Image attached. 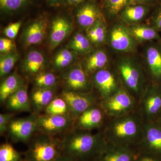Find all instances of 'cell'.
I'll return each mask as SVG.
<instances>
[{
  "label": "cell",
  "instance_id": "1",
  "mask_svg": "<svg viewBox=\"0 0 161 161\" xmlns=\"http://www.w3.org/2000/svg\"><path fill=\"white\" fill-rule=\"evenodd\" d=\"M107 143L100 134H93L88 131L78 130L68 133L61 142L64 155L77 161L98 156Z\"/></svg>",
  "mask_w": 161,
  "mask_h": 161
},
{
  "label": "cell",
  "instance_id": "2",
  "mask_svg": "<svg viewBox=\"0 0 161 161\" xmlns=\"http://www.w3.org/2000/svg\"><path fill=\"white\" fill-rule=\"evenodd\" d=\"M112 118L103 135L107 143L130 147L141 139L143 124L139 115L131 113Z\"/></svg>",
  "mask_w": 161,
  "mask_h": 161
},
{
  "label": "cell",
  "instance_id": "3",
  "mask_svg": "<svg viewBox=\"0 0 161 161\" xmlns=\"http://www.w3.org/2000/svg\"><path fill=\"white\" fill-rule=\"evenodd\" d=\"M61 152V143L48 136H41L31 142L25 161H55Z\"/></svg>",
  "mask_w": 161,
  "mask_h": 161
},
{
  "label": "cell",
  "instance_id": "4",
  "mask_svg": "<svg viewBox=\"0 0 161 161\" xmlns=\"http://www.w3.org/2000/svg\"><path fill=\"white\" fill-rule=\"evenodd\" d=\"M118 69L126 86L137 97L142 96L145 79L139 66L130 58L121 59L118 63Z\"/></svg>",
  "mask_w": 161,
  "mask_h": 161
},
{
  "label": "cell",
  "instance_id": "5",
  "mask_svg": "<svg viewBox=\"0 0 161 161\" xmlns=\"http://www.w3.org/2000/svg\"><path fill=\"white\" fill-rule=\"evenodd\" d=\"M101 105L105 113L114 118L131 113L135 107V100L128 91L119 87L113 95L103 99Z\"/></svg>",
  "mask_w": 161,
  "mask_h": 161
},
{
  "label": "cell",
  "instance_id": "6",
  "mask_svg": "<svg viewBox=\"0 0 161 161\" xmlns=\"http://www.w3.org/2000/svg\"><path fill=\"white\" fill-rule=\"evenodd\" d=\"M61 98L67 103L69 113L72 119L78 118L85 111L95 106L96 101L93 95L68 90L62 92Z\"/></svg>",
  "mask_w": 161,
  "mask_h": 161
},
{
  "label": "cell",
  "instance_id": "7",
  "mask_svg": "<svg viewBox=\"0 0 161 161\" xmlns=\"http://www.w3.org/2000/svg\"><path fill=\"white\" fill-rule=\"evenodd\" d=\"M110 45L113 49L119 52L134 51L136 40L130 33L128 27L124 24H116L110 31L109 36Z\"/></svg>",
  "mask_w": 161,
  "mask_h": 161
},
{
  "label": "cell",
  "instance_id": "8",
  "mask_svg": "<svg viewBox=\"0 0 161 161\" xmlns=\"http://www.w3.org/2000/svg\"><path fill=\"white\" fill-rule=\"evenodd\" d=\"M141 144L145 152L161 158V126L151 122L143 124Z\"/></svg>",
  "mask_w": 161,
  "mask_h": 161
},
{
  "label": "cell",
  "instance_id": "9",
  "mask_svg": "<svg viewBox=\"0 0 161 161\" xmlns=\"http://www.w3.org/2000/svg\"><path fill=\"white\" fill-rule=\"evenodd\" d=\"M37 117L32 115L26 118L10 121L8 130L13 140L15 142H27L37 130Z\"/></svg>",
  "mask_w": 161,
  "mask_h": 161
},
{
  "label": "cell",
  "instance_id": "10",
  "mask_svg": "<svg viewBox=\"0 0 161 161\" xmlns=\"http://www.w3.org/2000/svg\"><path fill=\"white\" fill-rule=\"evenodd\" d=\"M141 110L143 116L151 120L161 112V90L156 86L147 88L142 96Z\"/></svg>",
  "mask_w": 161,
  "mask_h": 161
},
{
  "label": "cell",
  "instance_id": "11",
  "mask_svg": "<svg viewBox=\"0 0 161 161\" xmlns=\"http://www.w3.org/2000/svg\"><path fill=\"white\" fill-rule=\"evenodd\" d=\"M72 119L69 115H40L37 119V129L45 134H56L68 129Z\"/></svg>",
  "mask_w": 161,
  "mask_h": 161
},
{
  "label": "cell",
  "instance_id": "12",
  "mask_svg": "<svg viewBox=\"0 0 161 161\" xmlns=\"http://www.w3.org/2000/svg\"><path fill=\"white\" fill-rule=\"evenodd\" d=\"M77 6L75 16L77 23L86 31L103 15L99 6L93 0L84 2Z\"/></svg>",
  "mask_w": 161,
  "mask_h": 161
},
{
  "label": "cell",
  "instance_id": "13",
  "mask_svg": "<svg viewBox=\"0 0 161 161\" xmlns=\"http://www.w3.org/2000/svg\"><path fill=\"white\" fill-rule=\"evenodd\" d=\"M64 83L69 91L86 93L90 87L86 74L81 65H76L69 70L64 76Z\"/></svg>",
  "mask_w": 161,
  "mask_h": 161
},
{
  "label": "cell",
  "instance_id": "14",
  "mask_svg": "<svg viewBox=\"0 0 161 161\" xmlns=\"http://www.w3.org/2000/svg\"><path fill=\"white\" fill-rule=\"evenodd\" d=\"M93 80L103 99L113 95L119 88L114 75L108 69H103L95 72Z\"/></svg>",
  "mask_w": 161,
  "mask_h": 161
},
{
  "label": "cell",
  "instance_id": "15",
  "mask_svg": "<svg viewBox=\"0 0 161 161\" xmlns=\"http://www.w3.org/2000/svg\"><path fill=\"white\" fill-rule=\"evenodd\" d=\"M136 157L130 147L107 143L97 156V161H135Z\"/></svg>",
  "mask_w": 161,
  "mask_h": 161
},
{
  "label": "cell",
  "instance_id": "16",
  "mask_svg": "<svg viewBox=\"0 0 161 161\" xmlns=\"http://www.w3.org/2000/svg\"><path fill=\"white\" fill-rule=\"evenodd\" d=\"M49 36V44L52 49L57 47L66 39L72 31L71 23L62 16H58L52 23Z\"/></svg>",
  "mask_w": 161,
  "mask_h": 161
},
{
  "label": "cell",
  "instance_id": "17",
  "mask_svg": "<svg viewBox=\"0 0 161 161\" xmlns=\"http://www.w3.org/2000/svg\"><path fill=\"white\" fill-rule=\"evenodd\" d=\"M103 109L93 106L80 114L77 118L78 130L90 131L100 126L104 119Z\"/></svg>",
  "mask_w": 161,
  "mask_h": 161
},
{
  "label": "cell",
  "instance_id": "18",
  "mask_svg": "<svg viewBox=\"0 0 161 161\" xmlns=\"http://www.w3.org/2000/svg\"><path fill=\"white\" fill-rule=\"evenodd\" d=\"M47 21L41 17L35 20L26 27L23 35L26 46L39 44L42 42L46 33Z\"/></svg>",
  "mask_w": 161,
  "mask_h": 161
},
{
  "label": "cell",
  "instance_id": "19",
  "mask_svg": "<svg viewBox=\"0 0 161 161\" xmlns=\"http://www.w3.org/2000/svg\"><path fill=\"white\" fill-rule=\"evenodd\" d=\"M150 11L148 5L143 4L129 5L119 14L124 24L129 25L138 24L146 18Z\"/></svg>",
  "mask_w": 161,
  "mask_h": 161
},
{
  "label": "cell",
  "instance_id": "20",
  "mask_svg": "<svg viewBox=\"0 0 161 161\" xmlns=\"http://www.w3.org/2000/svg\"><path fill=\"white\" fill-rule=\"evenodd\" d=\"M6 100L7 106L10 109L26 112L30 111V103L26 86L22 85Z\"/></svg>",
  "mask_w": 161,
  "mask_h": 161
},
{
  "label": "cell",
  "instance_id": "21",
  "mask_svg": "<svg viewBox=\"0 0 161 161\" xmlns=\"http://www.w3.org/2000/svg\"><path fill=\"white\" fill-rule=\"evenodd\" d=\"M146 59L150 74L153 79H161V49L156 46L147 48Z\"/></svg>",
  "mask_w": 161,
  "mask_h": 161
},
{
  "label": "cell",
  "instance_id": "22",
  "mask_svg": "<svg viewBox=\"0 0 161 161\" xmlns=\"http://www.w3.org/2000/svg\"><path fill=\"white\" fill-rule=\"evenodd\" d=\"M127 27L136 42H145L160 38L157 31L152 26L138 23L129 25Z\"/></svg>",
  "mask_w": 161,
  "mask_h": 161
},
{
  "label": "cell",
  "instance_id": "23",
  "mask_svg": "<svg viewBox=\"0 0 161 161\" xmlns=\"http://www.w3.org/2000/svg\"><path fill=\"white\" fill-rule=\"evenodd\" d=\"M54 92L50 88H36L32 93L31 99L36 112L45 109L54 99Z\"/></svg>",
  "mask_w": 161,
  "mask_h": 161
},
{
  "label": "cell",
  "instance_id": "24",
  "mask_svg": "<svg viewBox=\"0 0 161 161\" xmlns=\"http://www.w3.org/2000/svg\"><path fill=\"white\" fill-rule=\"evenodd\" d=\"M106 24L105 20L103 15L87 30V37L91 43L96 45L104 43L107 36Z\"/></svg>",
  "mask_w": 161,
  "mask_h": 161
},
{
  "label": "cell",
  "instance_id": "25",
  "mask_svg": "<svg viewBox=\"0 0 161 161\" xmlns=\"http://www.w3.org/2000/svg\"><path fill=\"white\" fill-rule=\"evenodd\" d=\"M44 57L40 52L31 51L26 56L23 68L24 71L29 75L38 74L43 69L44 65Z\"/></svg>",
  "mask_w": 161,
  "mask_h": 161
},
{
  "label": "cell",
  "instance_id": "26",
  "mask_svg": "<svg viewBox=\"0 0 161 161\" xmlns=\"http://www.w3.org/2000/svg\"><path fill=\"white\" fill-rule=\"evenodd\" d=\"M23 85L21 79L16 74L8 76L0 87V99L4 102Z\"/></svg>",
  "mask_w": 161,
  "mask_h": 161
},
{
  "label": "cell",
  "instance_id": "27",
  "mask_svg": "<svg viewBox=\"0 0 161 161\" xmlns=\"http://www.w3.org/2000/svg\"><path fill=\"white\" fill-rule=\"evenodd\" d=\"M108 62L107 54L103 50H97L90 55L86 62V69L89 73L96 72L106 65Z\"/></svg>",
  "mask_w": 161,
  "mask_h": 161
},
{
  "label": "cell",
  "instance_id": "28",
  "mask_svg": "<svg viewBox=\"0 0 161 161\" xmlns=\"http://www.w3.org/2000/svg\"><path fill=\"white\" fill-rule=\"evenodd\" d=\"M92 43L87 36L77 32L70 41L68 47L75 53H86L92 49Z\"/></svg>",
  "mask_w": 161,
  "mask_h": 161
},
{
  "label": "cell",
  "instance_id": "29",
  "mask_svg": "<svg viewBox=\"0 0 161 161\" xmlns=\"http://www.w3.org/2000/svg\"><path fill=\"white\" fill-rule=\"evenodd\" d=\"M19 58L15 52H11L1 56L0 59V75L1 77L8 75L14 67Z\"/></svg>",
  "mask_w": 161,
  "mask_h": 161
},
{
  "label": "cell",
  "instance_id": "30",
  "mask_svg": "<svg viewBox=\"0 0 161 161\" xmlns=\"http://www.w3.org/2000/svg\"><path fill=\"white\" fill-rule=\"evenodd\" d=\"M46 115H68V106L62 98H54L45 109Z\"/></svg>",
  "mask_w": 161,
  "mask_h": 161
},
{
  "label": "cell",
  "instance_id": "31",
  "mask_svg": "<svg viewBox=\"0 0 161 161\" xmlns=\"http://www.w3.org/2000/svg\"><path fill=\"white\" fill-rule=\"evenodd\" d=\"M58 81L57 77L49 72L40 73L35 79V85L36 88H50L54 86Z\"/></svg>",
  "mask_w": 161,
  "mask_h": 161
},
{
  "label": "cell",
  "instance_id": "32",
  "mask_svg": "<svg viewBox=\"0 0 161 161\" xmlns=\"http://www.w3.org/2000/svg\"><path fill=\"white\" fill-rule=\"evenodd\" d=\"M129 0H108L105 3L107 14L110 17L116 16L129 5Z\"/></svg>",
  "mask_w": 161,
  "mask_h": 161
},
{
  "label": "cell",
  "instance_id": "33",
  "mask_svg": "<svg viewBox=\"0 0 161 161\" xmlns=\"http://www.w3.org/2000/svg\"><path fill=\"white\" fill-rule=\"evenodd\" d=\"M0 161H21V154L9 143L0 147Z\"/></svg>",
  "mask_w": 161,
  "mask_h": 161
},
{
  "label": "cell",
  "instance_id": "34",
  "mask_svg": "<svg viewBox=\"0 0 161 161\" xmlns=\"http://www.w3.org/2000/svg\"><path fill=\"white\" fill-rule=\"evenodd\" d=\"M30 0H0L1 9L7 13H12L27 6Z\"/></svg>",
  "mask_w": 161,
  "mask_h": 161
},
{
  "label": "cell",
  "instance_id": "35",
  "mask_svg": "<svg viewBox=\"0 0 161 161\" xmlns=\"http://www.w3.org/2000/svg\"><path fill=\"white\" fill-rule=\"evenodd\" d=\"M21 26V22H16L9 24L4 29V34L9 39H14L17 35Z\"/></svg>",
  "mask_w": 161,
  "mask_h": 161
},
{
  "label": "cell",
  "instance_id": "36",
  "mask_svg": "<svg viewBox=\"0 0 161 161\" xmlns=\"http://www.w3.org/2000/svg\"><path fill=\"white\" fill-rule=\"evenodd\" d=\"M12 117V114L9 113L0 114V132L3 134L8 130L10 119Z\"/></svg>",
  "mask_w": 161,
  "mask_h": 161
},
{
  "label": "cell",
  "instance_id": "37",
  "mask_svg": "<svg viewBox=\"0 0 161 161\" xmlns=\"http://www.w3.org/2000/svg\"><path fill=\"white\" fill-rule=\"evenodd\" d=\"M14 44L10 39L1 38L0 40V52L2 54H6L11 52L13 48Z\"/></svg>",
  "mask_w": 161,
  "mask_h": 161
},
{
  "label": "cell",
  "instance_id": "38",
  "mask_svg": "<svg viewBox=\"0 0 161 161\" xmlns=\"http://www.w3.org/2000/svg\"><path fill=\"white\" fill-rule=\"evenodd\" d=\"M152 26L157 30L161 31V6L154 13L151 19Z\"/></svg>",
  "mask_w": 161,
  "mask_h": 161
},
{
  "label": "cell",
  "instance_id": "39",
  "mask_svg": "<svg viewBox=\"0 0 161 161\" xmlns=\"http://www.w3.org/2000/svg\"><path fill=\"white\" fill-rule=\"evenodd\" d=\"M135 161H161V158L150 153H144L136 156Z\"/></svg>",
  "mask_w": 161,
  "mask_h": 161
},
{
  "label": "cell",
  "instance_id": "40",
  "mask_svg": "<svg viewBox=\"0 0 161 161\" xmlns=\"http://www.w3.org/2000/svg\"><path fill=\"white\" fill-rule=\"evenodd\" d=\"M74 53L68 49H62L57 54L55 57V60L69 59L74 60L75 55Z\"/></svg>",
  "mask_w": 161,
  "mask_h": 161
},
{
  "label": "cell",
  "instance_id": "41",
  "mask_svg": "<svg viewBox=\"0 0 161 161\" xmlns=\"http://www.w3.org/2000/svg\"><path fill=\"white\" fill-rule=\"evenodd\" d=\"M73 59H65L54 60V64L56 67L59 69L64 68L67 67L73 62Z\"/></svg>",
  "mask_w": 161,
  "mask_h": 161
},
{
  "label": "cell",
  "instance_id": "42",
  "mask_svg": "<svg viewBox=\"0 0 161 161\" xmlns=\"http://www.w3.org/2000/svg\"><path fill=\"white\" fill-rule=\"evenodd\" d=\"M87 1L90 0H61L60 4L66 6H77Z\"/></svg>",
  "mask_w": 161,
  "mask_h": 161
},
{
  "label": "cell",
  "instance_id": "43",
  "mask_svg": "<svg viewBox=\"0 0 161 161\" xmlns=\"http://www.w3.org/2000/svg\"><path fill=\"white\" fill-rule=\"evenodd\" d=\"M154 1V0H129V5L143 4L148 5Z\"/></svg>",
  "mask_w": 161,
  "mask_h": 161
},
{
  "label": "cell",
  "instance_id": "44",
  "mask_svg": "<svg viewBox=\"0 0 161 161\" xmlns=\"http://www.w3.org/2000/svg\"><path fill=\"white\" fill-rule=\"evenodd\" d=\"M55 161H77L70 157L65 155H61Z\"/></svg>",
  "mask_w": 161,
  "mask_h": 161
},
{
  "label": "cell",
  "instance_id": "45",
  "mask_svg": "<svg viewBox=\"0 0 161 161\" xmlns=\"http://www.w3.org/2000/svg\"><path fill=\"white\" fill-rule=\"evenodd\" d=\"M46 1L49 6H58L60 5L61 0H46Z\"/></svg>",
  "mask_w": 161,
  "mask_h": 161
},
{
  "label": "cell",
  "instance_id": "46",
  "mask_svg": "<svg viewBox=\"0 0 161 161\" xmlns=\"http://www.w3.org/2000/svg\"><path fill=\"white\" fill-rule=\"evenodd\" d=\"M159 115V116L158 122L157 124H158L159 125L161 126V112Z\"/></svg>",
  "mask_w": 161,
  "mask_h": 161
},
{
  "label": "cell",
  "instance_id": "47",
  "mask_svg": "<svg viewBox=\"0 0 161 161\" xmlns=\"http://www.w3.org/2000/svg\"><path fill=\"white\" fill-rule=\"evenodd\" d=\"M108 1V0H104V3H105Z\"/></svg>",
  "mask_w": 161,
  "mask_h": 161
}]
</instances>
